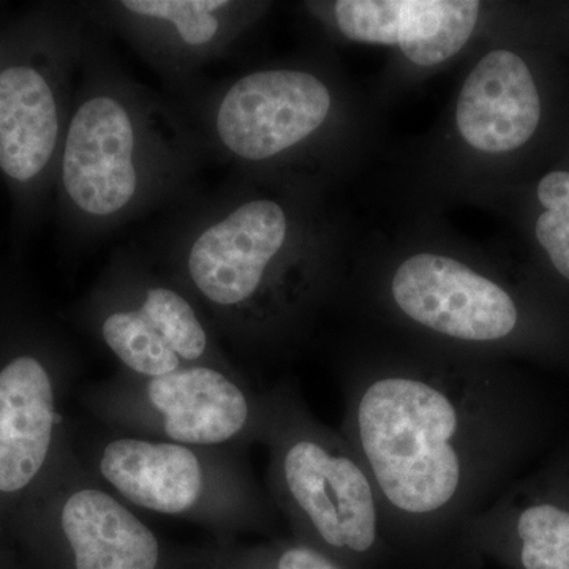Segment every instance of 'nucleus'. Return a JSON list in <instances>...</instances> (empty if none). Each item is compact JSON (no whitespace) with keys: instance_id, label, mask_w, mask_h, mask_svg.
I'll return each mask as SVG.
<instances>
[{"instance_id":"f257e3e1","label":"nucleus","mask_w":569,"mask_h":569,"mask_svg":"<svg viewBox=\"0 0 569 569\" xmlns=\"http://www.w3.org/2000/svg\"><path fill=\"white\" fill-rule=\"evenodd\" d=\"M342 436L365 463L387 533L463 535L548 432L533 389L505 361L381 331L351 351Z\"/></svg>"},{"instance_id":"f03ea898","label":"nucleus","mask_w":569,"mask_h":569,"mask_svg":"<svg viewBox=\"0 0 569 569\" xmlns=\"http://www.w3.org/2000/svg\"><path fill=\"white\" fill-rule=\"evenodd\" d=\"M343 295L381 331L468 358L569 367V302L426 211L351 254Z\"/></svg>"},{"instance_id":"7ed1b4c3","label":"nucleus","mask_w":569,"mask_h":569,"mask_svg":"<svg viewBox=\"0 0 569 569\" xmlns=\"http://www.w3.org/2000/svg\"><path fill=\"white\" fill-rule=\"evenodd\" d=\"M329 193L238 181L164 239L168 264L247 339L282 340L346 291L353 247Z\"/></svg>"},{"instance_id":"20e7f679","label":"nucleus","mask_w":569,"mask_h":569,"mask_svg":"<svg viewBox=\"0 0 569 569\" xmlns=\"http://www.w3.org/2000/svg\"><path fill=\"white\" fill-rule=\"evenodd\" d=\"M516 6L471 52L443 114L411 146L402 174L426 211L497 209L569 148V82L552 20Z\"/></svg>"},{"instance_id":"39448f33","label":"nucleus","mask_w":569,"mask_h":569,"mask_svg":"<svg viewBox=\"0 0 569 569\" xmlns=\"http://www.w3.org/2000/svg\"><path fill=\"white\" fill-rule=\"evenodd\" d=\"M182 110L208 156L238 178L328 193L365 162L380 132L373 93L325 50L246 71Z\"/></svg>"},{"instance_id":"423d86ee","label":"nucleus","mask_w":569,"mask_h":569,"mask_svg":"<svg viewBox=\"0 0 569 569\" xmlns=\"http://www.w3.org/2000/svg\"><path fill=\"white\" fill-rule=\"evenodd\" d=\"M206 157L186 111L134 81L93 43L59 159L62 194L84 238L189 197Z\"/></svg>"},{"instance_id":"0eeeda50","label":"nucleus","mask_w":569,"mask_h":569,"mask_svg":"<svg viewBox=\"0 0 569 569\" xmlns=\"http://www.w3.org/2000/svg\"><path fill=\"white\" fill-rule=\"evenodd\" d=\"M301 7L326 39L389 52L372 92L383 107L466 61L507 24L516 6L485 0H320Z\"/></svg>"},{"instance_id":"6e6552de","label":"nucleus","mask_w":569,"mask_h":569,"mask_svg":"<svg viewBox=\"0 0 569 569\" xmlns=\"http://www.w3.org/2000/svg\"><path fill=\"white\" fill-rule=\"evenodd\" d=\"M287 426L277 436L274 462L284 508L326 548L369 556L387 527L365 463L343 436L305 419Z\"/></svg>"},{"instance_id":"1a4fd4ad","label":"nucleus","mask_w":569,"mask_h":569,"mask_svg":"<svg viewBox=\"0 0 569 569\" xmlns=\"http://www.w3.org/2000/svg\"><path fill=\"white\" fill-rule=\"evenodd\" d=\"M271 9V2L252 0H119L91 10L93 20L121 33L168 81L189 89L206 66L234 50Z\"/></svg>"},{"instance_id":"9d476101","label":"nucleus","mask_w":569,"mask_h":569,"mask_svg":"<svg viewBox=\"0 0 569 569\" xmlns=\"http://www.w3.org/2000/svg\"><path fill=\"white\" fill-rule=\"evenodd\" d=\"M129 305L112 307L100 321V336L132 372L152 380L201 361L209 335L197 309L174 284L144 279Z\"/></svg>"},{"instance_id":"9b49d317","label":"nucleus","mask_w":569,"mask_h":569,"mask_svg":"<svg viewBox=\"0 0 569 569\" xmlns=\"http://www.w3.org/2000/svg\"><path fill=\"white\" fill-rule=\"evenodd\" d=\"M463 537L512 546L523 569H569V451L516 479Z\"/></svg>"},{"instance_id":"f8f14e48","label":"nucleus","mask_w":569,"mask_h":569,"mask_svg":"<svg viewBox=\"0 0 569 569\" xmlns=\"http://www.w3.org/2000/svg\"><path fill=\"white\" fill-rule=\"evenodd\" d=\"M70 116L47 71L14 63L0 70V170L32 183L61 159Z\"/></svg>"},{"instance_id":"ddd939ff","label":"nucleus","mask_w":569,"mask_h":569,"mask_svg":"<svg viewBox=\"0 0 569 569\" xmlns=\"http://www.w3.org/2000/svg\"><path fill=\"white\" fill-rule=\"evenodd\" d=\"M148 397L173 443L220 445L244 432L253 410L244 389L213 367L183 366L148 381Z\"/></svg>"},{"instance_id":"4468645a","label":"nucleus","mask_w":569,"mask_h":569,"mask_svg":"<svg viewBox=\"0 0 569 569\" xmlns=\"http://www.w3.org/2000/svg\"><path fill=\"white\" fill-rule=\"evenodd\" d=\"M54 392L39 359L20 356L0 370V492L31 485L50 451Z\"/></svg>"},{"instance_id":"2eb2a0df","label":"nucleus","mask_w":569,"mask_h":569,"mask_svg":"<svg viewBox=\"0 0 569 569\" xmlns=\"http://www.w3.org/2000/svg\"><path fill=\"white\" fill-rule=\"evenodd\" d=\"M100 471L123 498L160 515L189 511L203 493L200 459L173 441L119 438L103 449Z\"/></svg>"},{"instance_id":"dca6fc26","label":"nucleus","mask_w":569,"mask_h":569,"mask_svg":"<svg viewBox=\"0 0 569 569\" xmlns=\"http://www.w3.org/2000/svg\"><path fill=\"white\" fill-rule=\"evenodd\" d=\"M496 211L518 224L529 249L530 271L569 302V148Z\"/></svg>"},{"instance_id":"f3484780","label":"nucleus","mask_w":569,"mask_h":569,"mask_svg":"<svg viewBox=\"0 0 569 569\" xmlns=\"http://www.w3.org/2000/svg\"><path fill=\"white\" fill-rule=\"evenodd\" d=\"M61 522L77 569H153L159 561L156 535L103 490L71 493Z\"/></svg>"},{"instance_id":"a211bd4d","label":"nucleus","mask_w":569,"mask_h":569,"mask_svg":"<svg viewBox=\"0 0 569 569\" xmlns=\"http://www.w3.org/2000/svg\"><path fill=\"white\" fill-rule=\"evenodd\" d=\"M277 569H342L328 556L310 546L284 549L277 560Z\"/></svg>"}]
</instances>
